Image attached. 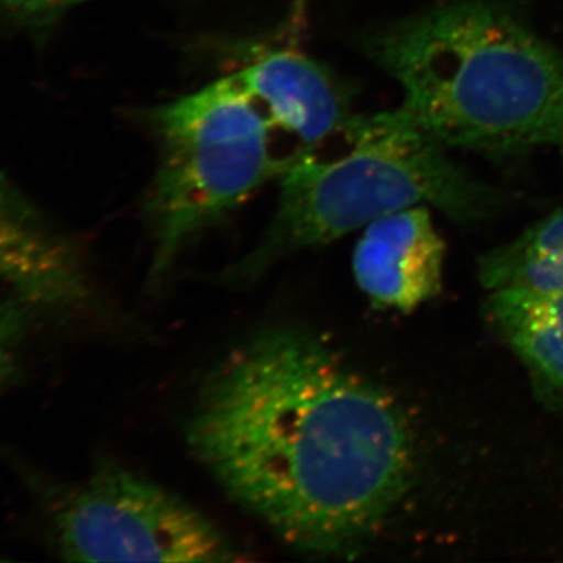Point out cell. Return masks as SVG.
Returning a JSON list of instances; mask_svg holds the SVG:
<instances>
[{
	"mask_svg": "<svg viewBox=\"0 0 563 563\" xmlns=\"http://www.w3.org/2000/svg\"><path fill=\"white\" fill-rule=\"evenodd\" d=\"M479 280L488 291L528 290L563 295V254L512 258L492 251L479 262Z\"/></svg>",
	"mask_w": 563,
	"mask_h": 563,
	"instance_id": "cell-10",
	"label": "cell"
},
{
	"mask_svg": "<svg viewBox=\"0 0 563 563\" xmlns=\"http://www.w3.org/2000/svg\"><path fill=\"white\" fill-rule=\"evenodd\" d=\"M88 0H0V25L38 36Z\"/></svg>",
	"mask_w": 563,
	"mask_h": 563,
	"instance_id": "cell-11",
	"label": "cell"
},
{
	"mask_svg": "<svg viewBox=\"0 0 563 563\" xmlns=\"http://www.w3.org/2000/svg\"><path fill=\"white\" fill-rule=\"evenodd\" d=\"M342 136L347 150L336 157L303 150L285 158L273 220L225 279L251 284L292 254L410 207H433L461 222L487 220L501 210V191L451 161L442 144L399 109L355 114Z\"/></svg>",
	"mask_w": 563,
	"mask_h": 563,
	"instance_id": "cell-3",
	"label": "cell"
},
{
	"mask_svg": "<svg viewBox=\"0 0 563 563\" xmlns=\"http://www.w3.org/2000/svg\"><path fill=\"white\" fill-rule=\"evenodd\" d=\"M29 307L18 299L0 298V343L11 344L24 331Z\"/></svg>",
	"mask_w": 563,
	"mask_h": 563,
	"instance_id": "cell-13",
	"label": "cell"
},
{
	"mask_svg": "<svg viewBox=\"0 0 563 563\" xmlns=\"http://www.w3.org/2000/svg\"><path fill=\"white\" fill-rule=\"evenodd\" d=\"M0 287L31 309L69 312L88 302L80 251L0 172Z\"/></svg>",
	"mask_w": 563,
	"mask_h": 563,
	"instance_id": "cell-6",
	"label": "cell"
},
{
	"mask_svg": "<svg viewBox=\"0 0 563 563\" xmlns=\"http://www.w3.org/2000/svg\"><path fill=\"white\" fill-rule=\"evenodd\" d=\"M361 49L399 85V110L446 147L514 157L553 144L563 51L501 0H448L379 25Z\"/></svg>",
	"mask_w": 563,
	"mask_h": 563,
	"instance_id": "cell-2",
	"label": "cell"
},
{
	"mask_svg": "<svg viewBox=\"0 0 563 563\" xmlns=\"http://www.w3.org/2000/svg\"><path fill=\"white\" fill-rule=\"evenodd\" d=\"M7 347H9V344L0 343V383H2L3 377L9 373L10 358L9 354H7V351H9Z\"/></svg>",
	"mask_w": 563,
	"mask_h": 563,
	"instance_id": "cell-14",
	"label": "cell"
},
{
	"mask_svg": "<svg viewBox=\"0 0 563 563\" xmlns=\"http://www.w3.org/2000/svg\"><path fill=\"white\" fill-rule=\"evenodd\" d=\"M444 255L429 207H410L363 229L352 272L374 306L409 313L442 290Z\"/></svg>",
	"mask_w": 563,
	"mask_h": 563,
	"instance_id": "cell-7",
	"label": "cell"
},
{
	"mask_svg": "<svg viewBox=\"0 0 563 563\" xmlns=\"http://www.w3.org/2000/svg\"><path fill=\"white\" fill-rule=\"evenodd\" d=\"M232 74L273 125L291 133L306 150L342 135L355 117L346 88L301 52L263 51Z\"/></svg>",
	"mask_w": 563,
	"mask_h": 563,
	"instance_id": "cell-8",
	"label": "cell"
},
{
	"mask_svg": "<svg viewBox=\"0 0 563 563\" xmlns=\"http://www.w3.org/2000/svg\"><path fill=\"white\" fill-rule=\"evenodd\" d=\"M553 144L561 150L563 155V113L561 117V121H559L558 131H555Z\"/></svg>",
	"mask_w": 563,
	"mask_h": 563,
	"instance_id": "cell-15",
	"label": "cell"
},
{
	"mask_svg": "<svg viewBox=\"0 0 563 563\" xmlns=\"http://www.w3.org/2000/svg\"><path fill=\"white\" fill-rule=\"evenodd\" d=\"M187 440L247 512L296 550L325 558L373 539L413 474L398 402L296 328L258 333L214 369Z\"/></svg>",
	"mask_w": 563,
	"mask_h": 563,
	"instance_id": "cell-1",
	"label": "cell"
},
{
	"mask_svg": "<svg viewBox=\"0 0 563 563\" xmlns=\"http://www.w3.org/2000/svg\"><path fill=\"white\" fill-rule=\"evenodd\" d=\"M496 251L512 258H543L563 254V209L548 214L514 242Z\"/></svg>",
	"mask_w": 563,
	"mask_h": 563,
	"instance_id": "cell-12",
	"label": "cell"
},
{
	"mask_svg": "<svg viewBox=\"0 0 563 563\" xmlns=\"http://www.w3.org/2000/svg\"><path fill=\"white\" fill-rule=\"evenodd\" d=\"M147 118L161 157L143 214L152 236L150 280L161 282L199 233L276 179L285 158L272 150L273 122L233 74Z\"/></svg>",
	"mask_w": 563,
	"mask_h": 563,
	"instance_id": "cell-4",
	"label": "cell"
},
{
	"mask_svg": "<svg viewBox=\"0 0 563 563\" xmlns=\"http://www.w3.org/2000/svg\"><path fill=\"white\" fill-rule=\"evenodd\" d=\"M485 312L523 362L539 398L563 410V295L495 290Z\"/></svg>",
	"mask_w": 563,
	"mask_h": 563,
	"instance_id": "cell-9",
	"label": "cell"
},
{
	"mask_svg": "<svg viewBox=\"0 0 563 563\" xmlns=\"http://www.w3.org/2000/svg\"><path fill=\"white\" fill-rule=\"evenodd\" d=\"M54 539L69 562L224 563L240 551L209 517L146 477L101 466L62 499Z\"/></svg>",
	"mask_w": 563,
	"mask_h": 563,
	"instance_id": "cell-5",
	"label": "cell"
}]
</instances>
